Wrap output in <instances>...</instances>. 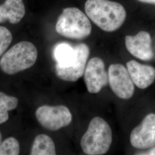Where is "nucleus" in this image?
<instances>
[{"label": "nucleus", "mask_w": 155, "mask_h": 155, "mask_svg": "<svg viewBox=\"0 0 155 155\" xmlns=\"http://www.w3.org/2000/svg\"><path fill=\"white\" fill-rule=\"evenodd\" d=\"M84 9L86 15L95 25L109 32L120 28L127 16L121 4L109 0H87Z\"/></svg>", "instance_id": "f257e3e1"}, {"label": "nucleus", "mask_w": 155, "mask_h": 155, "mask_svg": "<svg viewBox=\"0 0 155 155\" xmlns=\"http://www.w3.org/2000/svg\"><path fill=\"white\" fill-rule=\"evenodd\" d=\"M111 142L112 132L109 125L103 118L95 117L83 134L81 146L86 155H104L109 150Z\"/></svg>", "instance_id": "f03ea898"}, {"label": "nucleus", "mask_w": 155, "mask_h": 155, "mask_svg": "<svg viewBox=\"0 0 155 155\" xmlns=\"http://www.w3.org/2000/svg\"><path fill=\"white\" fill-rule=\"evenodd\" d=\"M38 55V50L33 43L27 41H21L2 56L0 68L6 74H15L33 66Z\"/></svg>", "instance_id": "7ed1b4c3"}, {"label": "nucleus", "mask_w": 155, "mask_h": 155, "mask_svg": "<svg viewBox=\"0 0 155 155\" xmlns=\"http://www.w3.org/2000/svg\"><path fill=\"white\" fill-rule=\"evenodd\" d=\"M56 31L68 39H84L91 32V25L88 16L77 8L63 10L56 24Z\"/></svg>", "instance_id": "20e7f679"}, {"label": "nucleus", "mask_w": 155, "mask_h": 155, "mask_svg": "<svg viewBox=\"0 0 155 155\" xmlns=\"http://www.w3.org/2000/svg\"><path fill=\"white\" fill-rule=\"evenodd\" d=\"M35 114L40 124L52 131L68 126L72 121V114L65 106H41L36 110Z\"/></svg>", "instance_id": "39448f33"}, {"label": "nucleus", "mask_w": 155, "mask_h": 155, "mask_svg": "<svg viewBox=\"0 0 155 155\" xmlns=\"http://www.w3.org/2000/svg\"><path fill=\"white\" fill-rule=\"evenodd\" d=\"M108 79L111 89L118 98L128 100L133 96L134 83L127 69L123 65L111 64L108 71Z\"/></svg>", "instance_id": "423d86ee"}, {"label": "nucleus", "mask_w": 155, "mask_h": 155, "mask_svg": "<svg viewBox=\"0 0 155 155\" xmlns=\"http://www.w3.org/2000/svg\"><path fill=\"white\" fill-rule=\"evenodd\" d=\"M75 58L72 64L67 67L56 64L55 72L57 77L67 82H75L82 77L86 63L89 58V47L84 43L75 45Z\"/></svg>", "instance_id": "0eeeda50"}, {"label": "nucleus", "mask_w": 155, "mask_h": 155, "mask_svg": "<svg viewBox=\"0 0 155 155\" xmlns=\"http://www.w3.org/2000/svg\"><path fill=\"white\" fill-rule=\"evenodd\" d=\"M84 82L90 93L96 94L108 83V74L104 61L97 57L89 61L84 72Z\"/></svg>", "instance_id": "6e6552de"}, {"label": "nucleus", "mask_w": 155, "mask_h": 155, "mask_svg": "<svg viewBox=\"0 0 155 155\" xmlns=\"http://www.w3.org/2000/svg\"><path fill=\"white\" fill-rule=\"evenodd\" d=\"M130 141L133 147L138 149H148L155 146V114L147 115L133 129Z\"/></svg>", "instance_id": "1a4fd4ad"}, {"label": "nucleus", "mask_w": 155, "mask_h": 155, "mask_svg": "<svg viewBox=\"0 0 155 155\" xmlns=\"http://www.w3.org/2000/svg\"><path fill=\"white\" fill-rule=\"evenodd\" d=\"M151 43L150 33L145 31L125 37V45L129 52L143 61H150L153 58Z\"/></svg>", "instance_id": "9d476101"}, {"label": "nucleus", "mask_w": 155, "mask_h": 155, "mask_svg": "<svg viewBox=\"0 0 155 155\" xmlns=\"http://www.w3.org/2000/svg\"><path fill=\"white\" fill-rule=\"evenodd\" d=\"M127 67L133 83L140 89H146L155 81L154 67L140 64L135 61H128Z\"/></svg>", "instance_id": "9b49d317"}, {"label": "nucleus", "mask_w": 155, "mask_h": 155, "mask_svg": "<svg viewBox=\"0 0 155 155\" xmlns=\"http://www.w3.org/2000/svg\"><path fill=\"white\" fill-rule=\"evenodd\" d=\"M25 15L22 0H5L0 5V23L9 21L13 24L20 22Z\"/></svg>", "instance_id": "f8f14e48"}, {"label": "nucleus", "mask_w": 155, "mask_h": 155, "mask_svg": "<svg viewBox=\"0 0 155 155\" xmlns=\"http://www.w3.org/2000/svg\"><path fill=\"white\" fill-rule=\"evenodd\" d=\"M54 56L57 65L63 67H68L75 58V47L65 43L58 44L54 50Z\"/></svg>", "instance_id": "ddd939ff"}, {"label": "nucleus", "mask_w": 155, "mask_h": 155, "mask_svg": "<svg viewBox=\"0 0 155 155\" xmlns=\"http://www.w3.org/2000/svg\"><path fill=\"white\" fill-rule=\"evenodd\" d=\"M31 155H56L55 145L48 136L41 134L37 136L33 141L31 151Z\"/></svg>", "instance_id": "4468645a"}, {"label": "nucleus", "mask_w": 155, "mask_h": 155, "mask_svg": "<svg viewBox=\"0 0 155 155\" xmlns=\"http://www.w3.org/2000/svg\"><path fill=\"white\" fill-rule=\"evenodd\" d=\"M18 102L16 97L7 95L0 91V125L8 120V111L15 109L18 105Z\"/></svg>", "instance_id": "2eb2a0df"}, {"label": "nucleus", "mask_w": 155, "mask_h": 155, "mask_svg": "<svg viewBox=\"0 0 155 155\" xmlns=\"http://www.w3.org/2000/svg\"><path fill=\"white\" fill-rule=\"evenodd\" d=\"M20 153V144L17 139L10 137L0 144V155H17Z\"/></svg>", "instance_id": "dca6fc26"}, {"label": "nucleus", "mask_w": 155, "mask_h": 155, "mask_svg": "<svg viewBox=\"0 0 155 155\" xmlns=\"http://www.w3.org/2000/svg\"><path fill=\"white\" fill-rule=\"evenodd\" d=\"M11 31L4 27L0 26V57L3 55L12 41Z\"/></svg>", "instance_id": "f3484780"}, {"label": "nucleus", "mask_w": 155, "mask_h": 155, "mask_svg": "<svg viewBox=\"0 0 155 155\" xmlns=\"http://www.w3.org/2000/svg\"><path fill=\"white\" fill-rule=\"evenodd\" d=\"M140 2H144V3H148V4H152L155 5V0H137Z\"/></svg>", "instance_id": "a211bd4d"}, {"label": "nucleus", "mask_w": 155, "mask_h": 155, "mask_svg": "<svg viewBox=\"0 0 155 155\" xmlns=\"http://www.w3.org/2000/svg\"><path fill=\"white\" fill-rule=\"evenodd\" d=\"M2 142V135H1V133L0 132V144Z\"/></svg>", "instance_id": "6ab92c4d"}]
</instances>
